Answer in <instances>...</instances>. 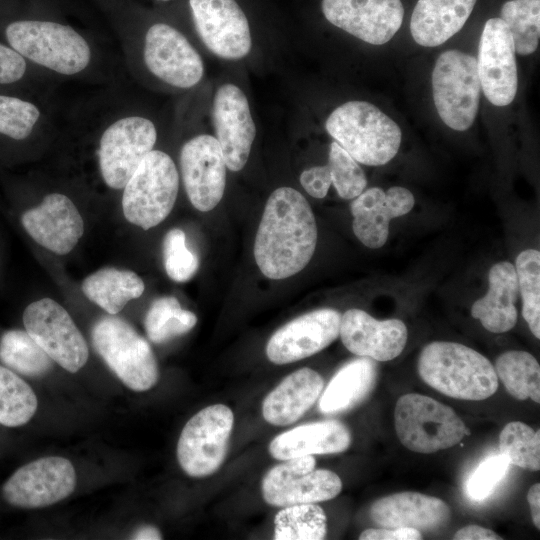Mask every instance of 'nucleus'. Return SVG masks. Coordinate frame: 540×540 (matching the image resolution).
<instances>
[{
    "label": "nucleus",
    "mask_w": 540,
    "mask_h": 540,
    "mask_svg": "<svg viewBox=\"0 0 540 540\" xmlns=\"http://www.w3.org/2000/svg\"><path fill=\"white\" fill-rule=\"evenodd\" d=\"M318 231L305 197L291 187L269 196L256 233L254 258L263 275L285 279L303 270L317 245Z\"/></svg>",
    "instance_id": "f257e3e1"
},
{
    "label": "nucleus",
    "mask_w": 540,
    "mask_h": 540,
    "mask_svg": "<svg viewBox=\"0 0 540 540\" xmlns=\"http://www.w3.org/2000/svg\"><path fill=\"white\" fill-rule=\"evenodd\" d=\"M421 379L438 392L460 400H484L498 389L494 366L476 350L456 342L434 341L418 358Z\"/></svg>",
    "instance_id": "f03ea898"
},
{
    "label": "nucleus",
    "mask_w": 540,
    "mask_h": 540,
    "mask_svg": "<svg viewBox=\"0 0 540 540\" xmlns=\"http://www.w3.org/2000/svg\"><path fill=\"white\" fill-rule=\"evenodd\" d=\"M325 127L357 162L368 166L388 163L401 144L402 133L396 122L366 101H349L337 107Z\"/></svg>",
    "instance_id": "7ed1b4c3"
},
{
    "label": "nucleus",
    "mask_w": 540,
    "mask_h": 540,
    "mask_svg": "<svg viewBox=\"0 0 540 540\" xmlns=\"http://www.w3.org/2000/svg\"><path fill=\"white\" fill-rule=\"evenodd\" d=\"M94 349L113 373L131 390L151 389L159 379L155 355L148 341L126 320L107 315L91 329Z\"/></svg>",
    "instance_id": "20e7f679"
},
{
    "label": "nucleus",
    "mask_w": 540,
    "mask_h": 540,
    "mask_svg": "<svg viewBox=\"0 0 540 540\" xmlns=\"http://www.w3.org/2000/svg\"><path fill=\"white\" fill-rule=\"evenodd\" d=\"M394 424L401 444L422 454L451 448L468 434L464 422L451 407L416 393L397 400Z\"/></svg>",
    "instance_id": "39448f33"
},
{
    "label": "nucleus",
    "mask_w": 540,
    "mask_h": 540,
    "mask_svg": "<svg viewBox=\"0 0 540 540\" xmlns=\"http://www.w3.org/2000/svg\"><path fill=\"white\" fill-rule=\"evenodd\" d=\"M178 188L179 176L171 157L151 150L124 186V217L144 230L155 227L172 211Z\"/></svg>",
    "instance_id": "423d86ee"
},
{
    "label": "nucleus",
    "mask_w": 540,
    "mask_h": 540,
    "mask_svg": "<svg viewBox=\"0 0 540 540\" xmlns=\"http://www.w3.org/2000/svg\"><path fill=\"white\" fill-rule=\"evenodd\" d=\"M6 37L20 55L61 74L78 73L90 61V48L84 38L59 23L16 21L6 28Z\"/></svg>",
    "instance_id": "0eeeda50"
},
{
    "label": "nucleus",
    "mask_w": 540,
    "mask_h": 540,
    "mask_svg": "<svg viewBox=\"0 0 540 540\" xmlns=\"http://www.w3.org/2000/svg\"><path fill=\"white\" fill-rule=\"evenodd\" d=\"M432 93L441 120L453 130H467L480 103L476 58L460 50L443 52L432 72Z\"/></svg>",
    "instance_id": "6e6552de"
},
{
    "label": "nucleus",
    "mask_w": 540,
    "mask_h": 540,
    "mask_svg": "<svg viewBox=\"0 0 540 540\" xmlns=\"http://www.w3.org/2000/svg\"><path fill=\"white\" fill-rule=\"evenodd\" d=\"M233 424V412L223 404L205 407L190 418L177 444L182 470L195 478L215 473L226 458Z\"/></svg>",
    "instance_id": "1a4fd4ad"
},
{
    "label": "nucleus",
    "mask_w": 540,
    "mask_h": 540,
    "mask_svg": "<svg viewBox=\"0 0 540 540\" xmlns=\"http://www.w3.org/2000/svg\"><path fill=\"white\" fill-rule=\"evenodd\" d=\"M312 455L285 460L263 477L261 491L271 506L318 503L333 499L342 490V481L333 471L315 469Z\"/></svg>",
    "instance_id": "9d476101"
},
{
    "label": "nucleus",
    "mask_w": 540,
    "mask_h": 540,
    "mask_svg": "<svg viewBox=\"0 0 540 540\" xmlns=\"http://www.w3.org/2000/svg\"><path fill=\"white\" fill-rule=\"evenodd\" d=\"M23 324L48 356L68 372L76 373L86 364L87 343L69 313L55 300L43 298L29 304Z\"/></svg>",
    "instance_id": "9b49d317"
},
{
    "label": "nucleus",
    "mask_w": 540,
    "mask_h": 540,
    "mask_svg": "<svg viewBox=\"0 0 540 540\" xmlns=\"http://www.w3.org/2000/svg\"><path fill=\"white\" fill-rule=\"evenodd\" d=\"M157 139L154 124L140 116L122 118L103 133L99 164L105 183L122 189Z\"/></svg>",
    "instance_id": "f8f14e48"
},
{
    "label": "nucleus",
    "mask_w": 540,
    "mask_h": 540,
    "mask_svg": "<svg viewBox=\"0 0 540 540\" xmlns=\"http://www.w3.org/2000/svg\"><path fill=\"white\" fill-rule=\"evenodd\" d=\"M76 472L72 463L60 456H49L19 468L2 488L4 499L20 508H42L67 498L75 489Z\"/></svg>",
    "instance_id": "ddd939ff"
},
{
    "label": "nucleus",
    "mask_w": 540,
    "mask_h": 540,
    "mask_svg": "<svg viewBox=\"0 0 540 540\" xmlns=\"http://www.w3.org/2000/svg\"><path fill=\"white\" fill-rule=\"evenodd\" d=\"M511 32L501 18L486 21L478 47L477 70L481 90L490 103L507 106L518 88V72Z\"/></svg>",
    "instance_id": "4468645a"
},
{
    "label": "nucleus",
    "mask_w": 540,
    "mask_h": 540,
    "mask_svg": "<svg viewBox=\"0 0 540 540\" xmlns=\"http://www.w3.org/2000/svg\"><path fill=\"white\" fill-rule=\"evenodd\" d=\"M180 168L191 204L201 212L215 208L226 185V163L217 139L202 134L187 141L181 148Z\"/></svg>",
    "instance_id": "2eb2a0df"
},
{
    "label": "nucleus",
    "mask_w": 540,
    "mask_h": 540,
    "mask_svg": "<svg viewBox=\"0 0 540 540\" xmlns=\"http://www.w3.org/2000/svg\"><path fill=\"white\" fill-rule=\"evenodd\" d=\"M205 46L224 59L246 56L252 45L248 20L235 0H189Z\"/></svg>",
    "instance_id": "dca6fc26"
},
{
    "label": "nucleus",
    "mask_w": 540,
    "mask_h": 540,
    "mask_svg": "<svg viewBox=\"0 0 540 540\" xmlns=\"http://www.w3.org/2000/svg\"><path fill=\"white\" fill-rule=\"evenodd\" d=\"M322 12L333 25L373 45H382L400 29V0H322Z\"/></svg>",
    "instance_id": "f3484780"
},
{
    "label": "nucleus",
    "mask_w": 540,
    "mask_h": 540,
    "mask_svg": "<svg viewBox=\"0 0 540 540\" xmlns=\"http://www.w3.org/2000/svg\"><path fill=\"white\" fill-rule=\"evenodd\" d=\"M341 314L322 308L303 314L281 328L269 339L266 355L277 365L310 357L334 342L339 336Z\"/></svg>",
    "instance_id": "a211bd4d"
},
{
    "label": "nucleus",
    "mask_w": 540,
    "mask_h": 540,
    "mask_svg": "<svg viewBox=\"0 0 540 540\" xmlns=\"http://www.w3.org/2000/svg\"><path fill=\"white\" fill-rule=\"evenodd\" d=\"M144 60L162 81L179 88L196 85L203 76V61L186 37L175 28L157 23L145 37Z\"/></svg>",
    "instance_id": "6ab92c4d"
},
{
    "label": "nucleus",
    "mask_w": 540,
    "mask_h": 540,
    "mask_svg": "<svg viewBox=\"0 0 540 540\" xmlns=\"http://www.w3.org/2000/svg\"><path fill=\"white\" fill-rule=\"evenodd\" d=\"M212 119L226 167L240 171L247 163L256 128L243 91L224 84L216 91Z\"/></svg>",
    "instance_id": "aec40b11"
},
{
    "label": "nucleus",
    "mask_w": 540,
    "mask_h": 540,
    "mask_svg": "<svg viewBox=\"0 0 540 540\" xmlns=\"http://www.w3.org/2000/svg\"><path fill=\"white\" fill-rule=\"evenodd\" d=\"M21 223L31 238L49 251L65 255L84 233V222L70 198L52 193L24 212Z\"/></svg>",
    "instance_id": "412c9836"
},
{
    "label": "nucleus",
    "mask_w": 540,
    "mask_h": 540,
    "mask_svg": "<svg viewBox=\"0 0 540 540\" xmlns=\"http://www.w3.org/2000/svg\"><path fill=\"white\" fill-rule=\"evenodd\" d=\"M339 336L359 357L390 361L402 353L408 331L400 319L377 320L361 309H349L341 316Z\"/></svg>",
    "instance_id": "4be33fe9"
},
{
    "label": "nucleus",
    "mask_w": 540,
    "mask_h": 540,
    "mask_svg": "<svg viewBox=\"0 0 540 540\" xmlns=\"http://www.w3.org/2000/svg\"><path fill=\"white\" fill-rule=\"evenodd\" d=\"M414 204L413 194L404 187L364 190L350 205L353 232L366 247L378 249L388 239L390 221L409 213Z\"/></svg>",
    "instance_id": "5701e85b"
},
{
    "label": "nucleus",
    "mask_w": 540,
    "mask_h": 540,
    "mask_svg": "<svg viewBox=\"0 0 540 540\" xmlns=\"http://www.w3.org/2000/svg\"><path fill=\"white\" fill-rule=\"evenodd\" d=\"M369 515L382 528L410 527L432 531L444 527L451 513L449 506L439 498L405 491L376 500Z\"/></svg>",
    "instance_id": "b1692460"
},
{
    "label": "nucleus",
    "mask_w": 540,
    "mask_h": 540,
    "mask_svg": "<svg viewBox=\"0 0 540 540\" xmlns=\"http://www.w3.org/2000/svg\"><path fill=\"white\" fill-rule=\"evenodd\" d=\"M352 437L348 427L337 420H325L299 425L276 436L269 445L273 458H291L336 454L349 448Z\"/></svg>",
    "instance_id": "393cba45"
},
{
    "label": "nucleus",
    "mask_w": 540,
    "mask_h": 540,
    "mask_svg": "<svg viewBox=\"0 0 540 540\" xmlns=\"http://www.w3.org/2000/svg\"><path fill=\"white\" fill-rule=\"evenodd\" d=\"M324 388L321 375L311 368H301L285 377L262 404L263 418L276 426L290 425L301 418L316 402Z\"/></svg>",
    "instance_id": "a878e982"
},
{
    "label": "nucleus",
    "mask_w": 540,
    "mask_h": 540,
    "mask_svg": "<svg viewBox=\"0 0 540 540\" xmlns=\"http://www.w3.org/2000/svg\"><path fill=\"white\" fill-rule=\"evenodd\" d=\"M488 283L486 295L472 305L471 316L489 332H507L518 319L519 288L515 266L508 261L494 264L488 273Z\"/></svg>",
    "instance_id": "bb28decb"
},
{
    "label": "nucleus",
    "mask_w": 540,
    "mask_h": 540,
    "mask_svg": "<svg viewBox=\"0 0 540 540\" xmlns=\"http://www.w3.org/2000/svg\"><path fill=\"white\" fill-rule=\"evenodd\" d=\"M477 0H418L410 21L415 42L436 47L461 30Z\"/></svg>",
    "instance_id": "cd10ccee"
},
{
    "label": "nucleus",
    "mask_w": 540,
    "mask_h": 540,
    "mask_svg": "<svg viewBox=\"0 0 540 540\" xmlns=\"http://www.w3.org/2000/svg\"><path fill=\"white\" fill-rule=\"evenodd\" d=\"M377 365L368 357L353 359L332 377L319 400V410L325 415L352 409L365 400L375 387Z\"/></svg>",
    "instance_id": "c85d7f7f"
},
{
    "label": "nucleus",
    "mask_w": 540,
    "mask_h": 540,
    "mask_svg": "<svg viewBox=\"0 0 540 540\" xmlns=\"http://www.w3.org/2000/svg\"><path fill=\"white\" fill-rule=\"evenodd\" d=\"M81 288L90 301L116 315L130 300L143 294L145 285L133 271L107 267L86 277Z\"/></svg>",
    "instance_id": "c756f323"
},
{
    "label": "nucleus",
    "mask_w": 540,
    "mask_h": 540,
    "mask_svg": "<svg viewBox=\"0 0 540 540\" xmlns=\"http://www.w3.org/2000/svg\"><path fill=\"white\" fill-rule=\"evenodd\" d=\"M494 369L515 399L530 398L540 403V366L532 354L519 350L504 352L497 358Z\"/></svg>",
    "instance_id": "7c9ffc66"
},
{
    "label": "nucleus",
    "mask_w": 540,
    "mask_h": 540,
    "mask_svg": "<svg viewBox=\"0 0 540 540\" xmlns=\"http://www.w3.org/2000/svg\"><path fill=\"white\" fill-rule=\"evenodd\" d=\"M0 360L12 371L31 378L53 368V360L26 330H9L1 336Z\"/></svg>",
    "instance_id": "2f4dec72"
},
{
    "label": "nucleus",
    "mask_w": 540,
    "mask_h": 540,
    "mask_svg": "<svg viewBox=\"0 0 540 540\" xmlns=\"http://www.w3.org/2000/svg\"><path fill=\"white\" fill-rule=\"evenodd\" d=\"M196 323V315L182 309L177 298L173 296L154 300L144 319L147 337L155 344L167 342L189 332Z\"/></svg>",
    "instance_id": "473e14b6"
},
{
    "label": "nucleus",
    "mask_w": 540,
    "mask_h": 540,
    "mask_svg": "<svg viewBox=\"0 0 540 540\" xmlns=\"http://www.w3.org/2000/svg\"><path fill=\"white\" fill-rule=\"evenodd\" d=\"M274 524L275 540H322L327 534V517L315 503L284 507Z\"/></svg>",
    "instance_id": "72a5a7b5"
},
{
    "label": "nucleus",
    "mask_w": 540,
    "mask_h": 540,
    "mask_svg": "<svg viewBox=\"0 0 540 540\" xmlns=\"http://www.w3.org/2000/svg\"><path fill=\"white\" fill-rule=\"evenodd\" d=\"M32 388L12 370L0 366V424L17 427L26 424L37 410Z\"/></svg>",
    "instance_id": "f704fd0d"
},
{
    "label": "nucleus",
    "mask_w": 540,
    "mask_h": 540,
    "mask_svg": "<svg viewBox=\"0 0 540 540\" xmlns=\"http://www.w3.org/2000/svg\"><path fill=\"white\" fill-rule=\"evenodd\" d=\"M540 0H509L501 8V19L509 28L515 52L529 55L540 38Z\"/></svg>",
    "instance_id": "c9c22d12"
},
{
    "label": "nucleus",
    "mask_w": 540,
    "mask_h": 540,
    "mask_svg": "<svg viewBox=\"0 0 540 540\" xmlns=\"http://www.w3.org/2000/svg\"><path fill=\"white\" fill-rule=\"evenodd\" d=\"M517 283L522 298V316L532 334L540 338V252L526 249L515 263Z\"/></svg>",
    "instance_id": "e433bc0d"
},
{
    "label": "nucleus",
    "mask_w": 540,
    "mask_h": 540,
    "mask_svg": "<svg viewBox=\"0 0 540 540\" xmlns=\"http://www.w3.org/2000/svg\"><path fill=\"white\" fill-rule=\"evenodd\" d=\"M499 451L510 464L526 470H540V433L527 424L514 421L504 426L499 435Z\"/></svg>",
    "instance_id": "4c0bfd02"
},
{
    "label": "nucleus",
    "mask_w": 540,
    "mask_h": 540,
    "mask_svg": "<svg viewBox=\"0 0 540 540\" xmlns=\"http://www.w3.org/2000/svg\"><path fill=\"white\" fill-rule=\"evenodd\" d=\"M328 167L331 181L343 199H354L367 186V178L358 162L336 141L330 145Z\"/></svg>",
    "instance_id": "58836bf2"
},
{
    "label": "nucleus",
    "mask_w": 540,
    "mask_h": 540,
    "mask_svg": "<svg viewBox=\"0 0 540 540\" xmlns=\"http://www.w3.org/2000/svg\"><path fill=\"white\" fill-rule=\"evenodd\" d=\"M163 264L169 278L187 282L199 268L198 257L187 248L185 233L178 228L167 232L163 240Z\"/></svg>",
    "instance_id": "ea45409f"
},
{
    "label": "nucleus",
    "mask_w": 540,
    "mask_h": 540,
    "mask_svg": "<svg viewBox=\"0 0 540 540\" xmlns=\"http://www.w3.org/2000/svg\"><path fill=\"white\" fill-rule=\"evenodd\" d=\"M38 108L19 98L0 95V133L15 140L28 137L36 124Z\"/></svg>",
    "instance_id": "a19ab883"
},
{
    "label": "nucleus",
    "mask_w": 540,
    "mask_h": 540,
    "mask_svg": "<svg viewBox=\"0 0 540 540\" xmlns=\"http://www.w3.org/2000/svg\"><path fill=\"white\" fill-rule=\"evenodd\" d=\"M510 466L509 459L499 453L484 459L469 476L465 491L475 501L487 498L506 475Z\"/></svg>",
    "instance_id": "79ce46f5"
},
{
    "label": "nucleus",
    "mask_w": 540,
    "mask_h": 540,
    "mask_svg": "<svg viewBox=\"0 0 540 540\" xmlns=\"http://www.w3.org/2000/svg\"><path fill=\"white\" fill-rule=\"evenodd\" d=\"M300 183L310 196L324 198L332 184L328 165L314 166L304 170L300 175Z\"/></svg>",
    "instance_id": "37998d69"
},
{
    "label": "nucleus",
    "mask_w": 540,
    "mask_h": 540,
    "mask_svg": "<svg viewBox=\"0 0 540 540\" xmlns=\"http://www.w3.org/2000/svg\"><path fill=\"white\" fill-rule=\"evenodd\" d=\"M26 71V62L17 51L0 44V84L18 81Z\"/></svg>",
    "instance_id": "c03bdc74"
},
{
    "label": "nucleus",
    "mask_w": 540,
    "mask_h": 540,
    "mask_svg": "<svg viewBox=\"0 0 540 540\" xmlns=\"http://www.w3.org/2000/svg\"><path fill=\"white\" fill-rule=\"evenodd\" d=\"M360 540H420L422 534L419 530L410 527L398 528H370L364 530Z\"/></svg>",
    "instance_id": "a18cd8bd"
},
{
    "label": "nucleus",
    "mask_w": 540,
    "mask_h": 540,
    "mask_svg": "<svg viewBox=\"0 0 540 540\" xmlns=\"http://www.w3.org/2000/svg\"><path fill=\"white\" fill-rule=\"evenodd\" d=\"M453 539L456 540H501L498 534L489 528L478 525H468L459 529Z\"/></svg>",
    "instance_id": "49530a36"
},
{
    "label": "nucleus",
    "mask_w": 540,
    "mask_h": 540,
    "mask_svg": "<svg viewBox=\"0 0 540 540\" xmlns=\"http://www.w3.org/2000/svg\"><path fill=\"white\" fill-rule=\"evenodd\" d=\"M527 501L531 510V517L537 529H540V484H533L528 493Z\"/></svg>",
    "instance_id": "de8ad7c7"
},
{
    "label": "nucleus",
    "mask_w": 540,
    "mask_h": 540,
    "mask_svg": "<svg viewBox=\"0 0 540 540\" xmlns=\"http://www.w3.org/2000/svg\"><path fill=\"white\" fill-rule=\"evenodd\" d=\"M135 540H159L162 539L160 531L151 525H145L138 528L132 535Z\"/></svg>",
    "instance_id": "09e8293b"
},
{
    "label": "nucleus",
    "mask_w": 540,
    "mask_h": 540,
    "mask_svg": "<svg viewBox=\"0 0 540 540\" xmlns=\"http://www.w3.org/2000/svg\"><path fill=\"white\" fill-rule=\"evenodd\" d=\"M162 1H168V0H162Z\"/></svg>",
    "instance_id": "8fccbe9b"
}]
</instances>
